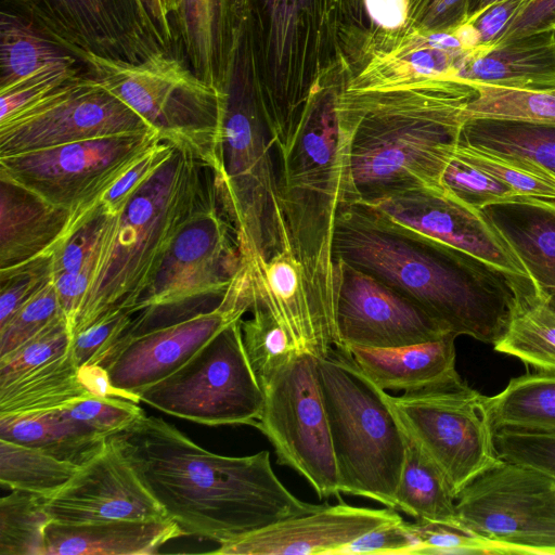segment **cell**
Returning a JSON list of instances; mask_svg holds the SVG:
<instances>
[{"label": "cell", "instance_id": "obj_1", "mask_svg": "<svg viewBox=\"0 0 555 555\" xmlns=\"http://www.w3.org/2000/svg\"><path fill=\"white\" fill-rule=\"evenodd\" d=\"M333 257L416 302L443 330L494 345L516 310L538 295L532 281L414 234L362 202L337 211Z\"/></svg>", "mask_w": 555, "mask_h": 555}, {"label": "cell", "instance_id": "obj_2", "mask_svg": "<svg viewBox=\"0 0 555 555\" xmlns=\"http://www.w3.org/2000/svg\"><path fill=\"white\" fill-rule=\"evenodd\" d=\"M113 437L185 535L222 544L322 506L294 495L266 450L216 454L162 417L146 415Z\"/></svg>", "mask_w": 555, "mask_h": 555}, {"label": "cell", "instance_id": "obj_3", "mask_svg": "<svg viewBox=\"0 0 555 555\" xmlns=\"http://www.w3.org/2000/svg\"><path fill=\"white\" fill-rule=\"evenodd\" d=\"M476 95L470 83L442 79L416 94L345 98L351 122L348 203L443 190L442 173L460 140L464 111Z\"/></svg>", "mask_w": 555, "mask_h": 555}, {"label": "cell", "instance_id": "obj_4", "mask_svg": "<svg viewBox=\"0 0 555 555\" xmlns=\"http://www.w3.org/2000/svg\"><path fill=\"white\" fill-rule=\"evenodd\" d=\"M214 171L175 150L118 214H106L73 336L116 309L135 307L175 237L215 186Z\"/></svg>", "mask_w": 555, "mask_h": 555}, {"label": "cell", "instance_id": "obj_5", "mask_svg": "<svg viewBox=\"0 0 555 555\" xmlns=\"http://www.w3.org/2000/svg\"><path fill=\"white\" fill-rule=\"evenodd\" d=\"M350 129L343 102L313 106L275 151L279 202L293 254L334 324L333 232L337 211L350 197Z\"/></svg>", "mask_w": 555, "mask_h": 555}, {"label": "cell", "instance_id": "obj_6", "mask_svg": "<svg viewBox=\"0 0 555 555\" xmlns=\"http://www.w3.org/2000/svg\"><path fill=\"white\" fill-rule=\"evenodd\" d=\"M317 371L328 418L339 491L395 509L406 436L389 401V393L343 349L333 348L327 357L317 359Z\"/></svg>", "mask_w": 555, "mask_h": 555}, {"label": "cell", "instance_id": "obj_7", "mask_svg": "<svg viewBox=\"0 0 555 555\" xmlns=\"http://www.w3.org/2000/svg\"><path fill=\"white\" fill-rule=\"evenodd\" d=\"M88 74L140 115L162 141L221 172L224 93L198 78L179 53L141 63L86 54Z\"/></svg>", "mask_w": 555, "mask_h": 555}, {"label": "cell", "instance_id": "obj_8", "mask_svg": "<svg viewBox=\"0 0 555 555\" xmlns=\"http://www.w3.org/2000/svg\"><path fill=\"white\" fill-rule=\"evenodd\" d=\"M221 172L216 189L244 259L292 249L279 202L276 154L266 121L249 102L223 89Z\"/></svg>", "mask_w": 555, "mask_h": 555}, {"label": "cell", "instance_id": "obj_9", "mask_svg": "<svg viewBox=\"0 0 555 555\" xmlns=\"http://www.w3.org/2000/svg\"><path fill=\"white\" fill-rule=\"evenodd\" d=\"M139 401L203 425L255 427L264 391L248 361L241 320L223 328L175 373L142 391Z\"/></svg>", "mask_w": 555, "mask_h": 555}, {"label": "cell", "instance_id": "obj_10", "mask_svg": "<svg viewBox=\"0 0 555 555\" xmlns=\"http://www.w3.org/2000/svg\"><path fill=\"white\" fill-rule=\"evenodd\" d=\"M486 400L462 377L389 395L403 428L438 466L455 498L499 460Z\"/></svg>", "mask_w": 555, "mask_h": 555}, {"label": "cell", "instance_id": "obj_11", "mask_svg": "<svg viewBox=\"0 0 555 555\" xmlns=\"http://www.w3.org/2000/svg\"><path fill=\"white\" fill-rule=\"evenodd\" d=\"M159 141L152 131L0 156V178L72 212H85L99 206L105 193Z\"/></svg>", "mask_w": 555, "mask_h": 555}, {"label": "cell", "instance_id": "obj_12", "mask_svg": "<svg viewBox=\"0 0 555 555\" xmlns=\"http://www.w3.org/2000/svg\"><path fill=\"white\" fill-rule=\"evenodd\" d=\"M455 512L511 554L555 555V480L533 468L499 459L456 494Z\"/></svg>", "mask_w": 555, "mask_h": 555}, {"label": "cell", "instance_id": "obj_13", "mask_svg": "<svg viewBox=\"0 0 555 555\" xmlns=\"http://www.w3.org/2000/svg\"><path fill=\"white\" fill-rule=\"evenodd\" d=\"M263 390L264 403L255 427L273 446L278 463L301 475L320 499L340 501L317 358L299 352Z\"/></svg>", "mask_w": 555, "mask_h": 555}, {"label": "cell", "instance_id": "obj_14", "mask_svg": "<svg viewBox=\"0 0 555 555\" xmlns=\"http://www.w3.org/2000/svg\"><path fill=\"white\" fill-rule=\"evenodd\" d=\"M251 302L250 273L243 260L211 308L166 323H134L104 367L111 385L140 402L142 391L175 373L223 328L242 320Z\"/></svg>", "mask_w": 555, "mask_h": 555}, {"label": "cell", "instance_id": "obj_15", "mask_svg": "<svg viewBox=\"0 0 555 555\" xmlns=\"http://www.w3.org/2000/svg\"><path fill=\"white\" fill-rule=\"evenodd\" d=\"M78 60L141 63L178 53L163 39L142 0H2Z\"/></svg>", "mask_w": 555, "mask_h": 555}, {"label": "cell", "instance_id": "obj_16", "mask_svg": "<svg viewBox=\"0 0 555 555\" xmlns=\"http://www.w3.org/2000/svg\"><path fill=\"white\" fill-rule=\"evenodd\" d=\"M152 131L140 115L86 69L0 120V156Z\"/></svg>", "mask_w": 555, "mask_h": 555}, {"label": "cell", "instance_id": "obj_17", "mask_svg": "<svg viewBox=\"0 0 555 555\" xmlns=\"http://www.w3.org/2000/svg\"><path fill=\"white\" fill-rule=\"evenodd\" d=\"M243 264L237 233L215 186L171 243L135 307L143 315L222 297Z\"/></svg>", "mask_w": 555, "mask_h": 555}, {"label": "cell", "instance_id": "obj_18", "mask_svg": "<svg viewBox=\"0 0 555 555\" xmlns=\"http://www.w3.org/2000/svg\"><path fill=\"white\" fill-rule=\"evenodd\" d=\"M336 348H396L449 334L416 302L373 275L334 259Z\"/></svg>", "mask_w": 555, "mask_h": 555}, {"label": "cell", "instance_id": "obj_19", "mask_svg": "<svg viewBox=\"0 0 555 555\" xmlns=\"http://www.w3.org/2000/svg\"><path fill=\"white\" fill-rule=\"evenodd\" d=\"M364 204L414 234L454 247L509 274L531 281L525 266L486 212L460 201L444 189H416Z\"/></svg>", "mask_w": 555, "mask_h": 555}, {"label": "cell", "instance_id": "obj_20", "mask_svg": "<svg viewBox=\"0 0 555 555\" xmlns=\"http://www.w3.org/2000/svg\"><path fill=\"white\" fill-rule=\"evenodd\" d=\"M46 507L52 521L66 525L169 518L113 436L46 500Z\"/></svg>", "mask_w": 555, "mask_h": 555}, {"label": "cell", "instance_id": "obj_21", "mask_svg": "<svg viewBox=\"0 0 555 555\" xmlns=\"http://www.w3.org/2000/svg\"><path fill=\"white\" fill-rule=\"evenodd\" d=\"M391 507L322 504L315 511L271 524L219 544V555H336L346 544L377 528L402 521Z\"/></svg>", "mask_w": 555, "mask_h": 555}, {"label": "cell", "instance_id": "obj_22", "mask_svg": "<svg viewBox=\"0 0 555 555\" xmlns=\"http://www.w3.org/2000/svg\"><path fill=\"white\" fill-rule=\"evenodd\" d=\"M253 296L261 301L287 332L297 349L317 359L336 346V330L318 300L292 249L263 258L244 259Z\"/></svg>", "mask_w": 555, "mask_h": 555}, {"label": "cell", "instance_id": "obj_23", "mask_svg": "<svg viewBox=\"0 0 555 555\" xmlns=\"http://www.w3.org/2000/svg\"><path fill=\"white\" fill-rule=\"evenodd\" d=\"M454 79L518 90L555 89V31L475 49L465 55Z\"/></svg>", "mask_w": 555, "mask_h": 555}, {"label": "cell", "instance_id": "obj_24", "mask_svg": "<svg viewBox=\"0 0 555 555\" xmlns=\"http://www.w3.org/2000/svg\"><path fill=\"white\" fill-rule=\"evenodd\" d=\"M72 217V211L0 178V270L50 255Z\"/></svg>", "mask_w": 555, "mask_h": 555}, {"label": "cell", "instance_id": "obj_25", "mask_svg": "<svg viewBox=\"0 0 555 555\" xmlns=\"http://www.w3.org/2000/svg\"><path fill=\"white\" fill-rule=\"evenodd\" d=\"M482 210L520 259L539 295L555 306V199L522 196Z\"/></svg>", "mask_w": 555, "mask_h": 555}, {"label": "cell", "instance_id": "obj_26", "mask_svg": "<svg viewBox=\"0 0 555 555\" xmlns=\"http://www.w3.org/2000/svg\"><path fill=\"white\" fill-rule=\"evenodd\" d=\"M181 535L185 533L170 518L81 525L51 521L46 532V555H151Z\"/></svg>", "mask_w": 555, "mask_h": 555}, {"label": "cell", "instance_id": "obj_27", "mask_svg": "<svg viewBox=\"0 0 555 555\" xmlns=\"http://www.w3.org/2000/svg\"><path fill=\"white\" fill-rule=\"evenodd\" d=\"M455 336L396 348L346 349L358 366L384 390H412L456 379Z\"/></svg>", "mask_w": 555, "mask_h": 555}, {"label": "cell", "instance_id": "obj_28", "mask_svg": "<svg viewBox=\"0 0 555 555\" xmlns=\"http://www.w3.org/2000/svg\"><path fill=\"white\" fill-rule=\"evenodd\" d=\"M229 0H179L172 25L179 50L193 73L222 92L228 82Z\"/></svg>", "mask_w": 555, "mask_h": 555}, {"label": "cell", "instance_id": "obj_29", "mask_svg": "<svg viewBox=\"0 0 555 555\" xmlns=\"http://www.w3.org/2000/svg\"><path fill=\"white\" fill-rule=\"evenodd\" d=\"M0 439L39 449L80 466L101 451L107 437L57 409L18 416L0 415Z\"/></svg>", "mask_w": 555, "mask_h": 555}, {"label": "cell", "instance_id": "obj_30", "mask_svg": "<svg viewBox=\"0 0 555 555\" xmlns=\"http://www.w3.org/2000/svg\"><path fill=\"white\" fill-rule=\"evenodd\" d=\"M82 63L44 36L29 20L2 7L0 12V93L62 66Z\"/></svg>", "mask_w": 555, "mask_h": 555}, {"label": "cell", "instance_id": "obj_31", "mask_svg": "<svg viewBox=\"0 0 555 555\" xmlns=\"http://www.w3.org/2000/svg\"><path fill=\"white\" fill-rule=\"evenodd\" d=\"M91 392L68 351L0 385V415L18 416L64 409Z\"/></svg>", "mask_w": 555, "mask_h": 555}, {"label": "cell", "instance_id": "obj_32", "mask_svg": "<svg viewBox=\"0 0 555 555\" xmlns=\"http://www.w3.org/2000/svg\"><path fill=\"white\" fill-rule=\"evenodd\" d=\"M405 436V460L395 494V509L417 521L462 528L455 496L446 477L406 431Z\"/></svg>", "mask_w": 555, "mask_h": 555}, {"label": "cell", "instance_id": "obj_33", "mask_svg": "<svg viewBox=\"0 0 555 555\" xmlns=\"http://www.w3.org/2000/svg\"><path fill=\"white\" fill-rule=\"evenodd\" d=\"M486 401L493 431L504 428L555 435V372L514 377Z\"/></svg>", "mask_w": 555, "mask_h": 555}, {"label": "cell", "instance_id": "obj_34", "mask_svg": "<svg viewBox=\"0 0 555 555\" xmlns=\"http://www.w3.org/2000/svg\"><path fill=\"white\" fill-rule=\"evenodd\" d=\"M465 143L533 163L555 175V126L492 118L465 120Z\"/></svg>", "mask_w": 555, "mask_h": 555}, {"label": "cell", "instance_id": "obj_35", "mask_svg": "<svg viewBox=\"0 0 555 555\" xmlns=\"http://www.w3.org/2000/svg\"><path fill=\"white\" fill-rule=\"evenodd\" d=\"M494 350L555 372V306L535 295L518 307Z\"/></svg>", "mask_w": 555, "mask_h": 555}, {"label": "cell", "instance_id": "obj_36", "mask_svg": "<svg viewBox=\"0 0 555 555\" xmlns=\"http://www.w3.org/2000/svg\"><path fill=\"white\" fill-rule=\"evenodd\" d=\"M78 465L39 449L0 439V483L49 499L75 475Z\"/></svg>", "mask_w": 555, "mask_h": 555}, {"label": "cell", "instance_id": "obj_37", "mask_svg": "<svg viewBox=\"0 0 555 555\" xmlns=\"http://www.w3.org/2000/svg\"><path fill=\"white\" fill-rule=\"evenodd\" d=\"M249 311L251 317L241 320L242 338L248 361L264 389L301 351L269 309L254 296Z\"/></svg>", "mask_w": 555, "mask_h": 555}, {"label": "cell", "instance_id": "obj_38", "mask_svg": "<svg viewBox=\"0 0 555 555\" xmlns=\"http://www.w3.org/2000/svg\"><path fill=\"white\" fill-rule=\"evenodd\" d=\"M46 500L11 490L0 500V555H46V532L52 521Z\"/></svg>", "mask_w": 555, "mask_h": 555}, {"label": "cell", "instance_id": "obj_39", "mask_svg": "<svg viewBox=\"0 0 555 555\" xmlns=\"http://www.w3.org/2000/svg\"><path fill=\"white\" fill-rule=\"evenodd\" d=\"M470 85L477 95L464 111L465 120L492 118L555 126V89L518 90Z\"/></svg>", "mask_w": 555, "mask_h": 555}, {"label": "cell", "instance_id": "obj_40", "mask_svg": "<svg viewBox=\"0 0 555 555\" xmlns=\"http://www.w3.org/2000/svg\"><path fill=\"white\" fill-rule=\"evenodd\" d=\"M454 155L506 184L520 197L555 199V175L533 163L472 146L461 137Z\"/></svg>", "mask_w": 555, "mask_h": 555}, {"label": "cell", "instance_id": "obj_41", "mask_svg": "<svg viewBox=\"0 0 555 555\" xmlns=\"http://www.w3.org/2000/svg\"><path fill=\"white\" fill-rule=\"evenodd\" d=\"M138 313L116 309L109 311L73 336L69 347L77 367L106 363L133 326Z\"/></svg>", "mask_w": 555, "mask_h": 555}, {"label": "cell", "instance_id": "obj_42", "mask_svg": "<svg viewBox=\"0 0 555 555\" xmlns=\"http://www.w3.org/2000/svg\"><path fill=\"white\" fill-rule=\"evenodd\" d=\"M70 324L64 313L22 346L0 358V385L43 365L69 351Z\"/></svg>", "mask_w": 555, "mask_h": 555}, {"label": "cell", "instance_id": "obj_43", "mask_svg": "<svg viewBox=\"0 0 555 555\" xmlns=\"http://www.w3.org/2000/svg\"><path fill=\"white\" fill-rule=\"evenodd\" d=\"M442 188L477 209L520 197L498 179L454 155L441 178Z\"/></svg>", "mask_w": 555, "mask_h": 555}, {"label": "cell", "instance_id": "obj_44", "mask_svg": "<svg viewBox=\"0 0 555 555\" xmlns=\"http://www.w3.org/2000/svg\"><path fill=\"white\" fill-rule=\"evenodd\" d=\"M408 526L416 540L414 555L511 554L506 546L466 529L417 520Z\"/></svg>", "mask_w": 555, "mask_h": 555}, {"label": "cell", "instance_id": "obj_45", "mask_svg": "<svg viewBox=\"0 0 555 555\" xmlns=\"http://www.w3.org/2000/svg\"><path fill=\"white\" fill-rule=\"evenodd\" d=\"M62 410L67 416L107 438L122 431L145 415L139 402L117 396L92 393Z\"/></svg>", "mask_w": 555, "mask_h": 555}, {"label": "cell", "instance_id": "obj_46", "mask_svg": "<svg viewBox=\"0 0 555 555\" xmlns=\"http://www.w3.org/2000/svg\"><path fill=\"white\" fill-rule=\"evenodd\" d=\"M62 313L51 281L0 326V358L22 346Z\"/></svg>", "mask_w": 555, "mask_h": 555}, {"label": "cell", "instance_id": "obj_47", "mask_svg": "<svg viewBox=\"0 0 555 555\" xmlns=\"http://www.w3.org/2000/svg\"><path fill=\"white\" fill-rule=\"evenodd\" d=\"M499 459L533 468L555 480V435L496 429L493 436Z\"/></svg>", "mask_w": 555, "mask_h": 555}, {"label": "cell", "instance_id": "obj_48", "mask_svg": "<svg viewBox=\"0 0 555 555\" xmlns=\"http://www.w3.org/2000/svg\"><path fill=\"white\" fill-rule=\"evenodd\" d=\"M51 281L50 255L0 270V326Z\"/></svg>", "mask_w": 555, "mask_h": 555}, {"label": "cell", "instance_id": "obj_49", "mask_svg": "<svg viewBox=\"0 0 555 555\" xmlns=\"http://www.w3.org/2000/svg\"><path fill=\"white\" fill-rule=\"evenodd\" d=\"M176 147L159 141L144 154L102 197L106 214H118L171 157Z\"/></svg>", "mask_w": 555, "mask_h": 555}, {"label": "cell", "instance_id": "obj_50", "mask_svg": "<svg viewBox=\"0 0 555 555\" xmlns=\"http://www.w3.org/2000/svg\"><path fill=\"white\" fill-rule=\"evenodd\" d=\"M416 540L404 520L372 530L336 555H414Z\"/></svg>", "mask_w": 555, "mask_h": 555}, {"label": "cell", "instance_id": "obj_51", "mask_svg": "<svg viewBox=\"0 0 555 555\" xmlns=\"http://www.w3.org/2000/svg\"><path fill=\"white\" fill-rule=\"evenodd\" d=\"M526 1L500 0L472 15L466 23L474 31L476 49L489 48L499 43Z\"/></svg>", "mask_w": 555, "mask_h": 555}, {"label": "cell", "instance_id": "obj_52", "mask_svg": "<svg viewBox=\"0 0 555 555\" xmlns=\"http://www.w3.org/2000/svg\"><path fill=\"white\" fill-rule=\"evenodd\" d=\"M554 23L555 0H527L500 42L551 29Z\"/></svg>", "mask_w": 555, "mask_h": 555}, {"label": "cell", "instance_id": "obj_53", "mask_svg": "<svg viewBox=\"0 0 555 555\" xmlns=\"http://www.w3.org/2000/svg\"><path fill=\"white\" fill-rule=\"evenodd\" d=\"M371 17L380 26H400L406 15L405 0H365Z\"/></svg>", "mask_w": 555, "mask_h": 555}, {"label": "cell", "instance_id": "obj_54", "mask_svg": "<svg viewBox=\"0 0 555 555\" xmlns=\"http://www.w3.org/2000/svg\"><path fill=\"white\" fill-rule=\"evenodd\" d=\"M151 20L158 29L165 42L176 52L179 51L178 42L171 18L167 14L162 0H142Z\"/></svg>", "mask_w": 555, "mask_h": 555}, {"label": "cell", "instance_id": "obj_55", "mask_svg": "<svg viewBox=\"0 0 555 555\" xmlns=\"http://www.w3.org/2000/svg\"><path fill=\"white\" fill-rule=\"evenodd\" d=\"M498 1L500 0H473L469 17Z\"/></svg>", "mask_w": 555, "mask_h": 555}, {"label": "cell", "instance_id": "obj_56", "mask_svg": "<svg viewBox=\"0 0 555 555\" xmlns=\"http://www.w3.org/2000/svg\"><path fill=\"white\" fill-rule=\"evenodd\" d=\"M167 14L171 17L178 9L179 0H162Z\"/></svg>", "mask_w": 555, "mask_h": 555}, {"label": "cell", "instance_id": "obj_57", "mask_svg": "<svg viewBox=\"0 0 555 555\" xmlns=\"http://www.w3.org/2000/svg\"><path fill=\"white\" fill-rule=\"evenodd\" d=\"M551 29L555 31V23L552 25Z\"/></svg>", "mask_w": 555, "mask_h": 555}, {"label": "cell", "instance_id": "obj_58", "mask_svg": "<svg viewBox=\"0 0 555 555\" xmlns=\"http://www.w3.org/2000/svg\"><path fill=\"white\" fill-rule=\"evenodd\" d=\"M473 2V1H472Z\"/></svg>", "mask_w": 555, "mask_h": 555}]
</instances>
